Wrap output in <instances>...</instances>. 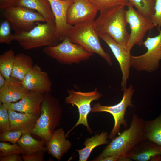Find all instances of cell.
I'll return each mask as SVG.
<instances>
[{"label":"cell","instance_id":"6da1fadb","mask_svg":"<svg viewBox=\"0 0 161 161\" xmlns=\"http://www.w3.org/2000/svg\"><path fill=\"white\" fill-rule=\"evenodd\" d=\"M144 124L142 118L134 114L129 128L112 139L101 153L92 161H100L106 157L114 154L126 155L141 142L147 140Z\"/></svg>","mask_w":161,"mask_h":161},{"label":"cell","instance_id":"7a4b0ae2","mask_svg":"<svg viewBox=\"0 0 161 161\" xmlns=\"http://www.w3.org/2000/svg\"><path fill=\"white\" fill-rule=\"evenodd\" d=\"M124 4L100 13L94 21L95 26L100 37L109 36L118 43L125 46L129 36L126 26Z\"/></svg>","mask_w":161,"mask_h":161},{"label":"cell","instance_id":"3957f363","mask_svg":"<svg viewBox=\"0 0 161 161\" xmlns=\"http://www.w3.org/2000/svg\"><path fill=\"white\" fill-rule=\"evenodd\" d=\"M63 110L59 100L51 93L44 94L41 112L32 134L47 142L61 123Z\"/></svg>","mask_w":161,"mask_h":161},{"label":"cell","instance_id":"277c9868","mask_svg":"<svg viewBox=\"0 0 161 161\" xmlns=\"http://www.w3.org/2000/svg\"><path fill=\"white\" fill-rule=\"evenodd\" d=\"M13 37V41L26 50L55 46L60 41L56 34L55 21H47L44 23L37 22L35 27L30 31L15 32Z\"/></svg>","mask_w":161,"mask_h":161},{"label":"cell","instance_id":"5b68a950","mask_svg":"<svg viewBox=\"0 0 161 161\" xmlns=\"http://www.w3.org/2000/svg\"><path fill=\"white\" fill-rule=\"evenodd\" d=\"M94 21L83 22L72 26L66 37L72 43L81 46L89 52L97 54L109 66H112V62L110 56L104 51L101 45Z\"/></svg>","mask_w":161,"mask_h":161},{"label":"cell","instance_id":"8992f818","mask_svg":"<svg viewBox=\"0 0 161 161\" xmlns=\"http://www.w3.org/2000/svg\"><path fill=\"white\" fill-rule=\"evenodd\" d=\"M43 52L61 64H79L89 59L93 54L65 38L57 45L44 47Z\"/></svg>","mask_w":161,"mask_h":161},{"label":"cell","instance_id":"52a82bcc","mask_svg":"<svg viewBox=\"0 0 161 161\" xmlns=\"http://www.w3.org/2000/svg\"><path fill=\"white\" fill-rule=\"evenodd\" d=\"M1 10L3 16L16 33L28 32L35 27L36 22H47L38 12L24 7L13 6Z\"/></svg>","mask_w":161,"mask_h":161},{"label":"cell","instance_id":"ba28073f","mask_svg":"<svg viewBox=\"0 0 161 161\" xmlns=\"http://www.w3.org/2000/svg\"><path fill=\"white\" fill-rule=\"evenodd\" d=\"M158 35L154 37H148L143 44L147 49L142 55H132L131 66L139 72L151 73L158 69L161 60V29Z\"/></svg>","mask_w":161,"mask_h":161},{"label":"cell","instance_id":"9c48e42d","mask_svg":"<svg viewBox=\"0 0 161 161\" xmlns=\"http://www.w3.org/2000/svg\"><path fill=\"white\" fill-rule=\"evenodd\" d=\"M125 10V18L130 29V33L128 42L125 46L126 49L131 52L135 45L141 46L147 32L156 27L151 21L145 17L137 10L130 2Z\"/></svg>","mask_w":161,"mask_h":161},{"label":"cell","instance_id":"30bf717a","mask_svg":"<svg viewBox=\"0 0 161 161\" xmlns=\"http://www.w3.org/2000/svg\"><path fill=\"white\" fill-rule=\"evenodd\" d=\"M67 93L69 95L65 99V103L71 104L72 106H76L77 107L79 117L75 125L66 134V137H67L74 128L81 124L85 126L89 133L92 134L93 131L89 127L87 120L88 115L92 110L91 103L92 101L99 99L103 96L102 94L99 92L97 88L92 91L88 92L68 89Z\"/></svg>","mask_w":161,"mask_h":161},{"label":"cell","instance_id":"8fae6325","mask_svg":"<svg viewBox=\"0 0 161 161\" xmlns=\"http://www.w3.org/2000/svg\"><path fill=\"white\" fill-rule=\"evenodd\" d=\"M134 90L132 85L126 88L124 91L122 98L118 103L110 106H103L100 103L94 104L92 108V112H105L110 113L113 116L114 120L113 127L109 135L108 138L111 140L114 138L117 134H120V127L123 125L126 128L127 123L125 118L127 108L133 106L132 99Z\"/></svg>","mask_w":161,"mask_h":161},{"label":"cell","instance_id":"7c38bea8","mask_svg":"<svg viewBox=\"0 0 161 161\" xmlns=\"http://www.w3.org/2000/svg\"><path fill=\"white\" fill-rule=\"evenodd\" d=\"M98 10L90 0H73L66 14V20L73 26L95 20Z\"/></svg>","mask_w":161,"mask_h":161},{"label":"cell","instance_id":"4fadbf2b","mask_svg":"<svg viewBox=\"0 0 161 161\" xmlns=\"http://www.w3.org/2000/svg\"><path fill=\"white\" fill-rule=\"evenodd\" d=\"M100 38L108 46L119 63L122 75L121 91H123L126 88L130 69L131 66L132 55L131 52L127 50L125 46L118 43L109 36H102Z\"/></svg>","mask_w":161,"mask_h":161},{"label":"cell","instance_id":"5bb4252c","mask_svg":"<svg viewBox=\"0 0 161 161\" xmlns=\"http://www.w3.org/2000/svg\"><path fill=\"white\" fill-rule=\"evenodd\" d=\"M22 82L30 92L45 94L51 93L52 91V82L48 74L37 64L34 65Z\"/></svg>","mask_w":161,"mask_h":161},{"label":"cell","instance_id":"9a60e30c","mask_svg":"<svg viewBox=\"0 0 161 161\" xmlns=\"http://www.w3.org/2000/svg\"><path fill=\"white\" fill-rule=\"evenodd\" d=\"M48 1L55 18L57 37L60 41H62L67 36L72 27L67 22L66 14L73 0Z\"/></svg>","mask_w":161,"mask_h":161},{"label":"cell","instance_id":"2e32d148","mask_svg":"<svg viewBox=\"0 0 161 161\" xmlns=\"http://www.w3.org/2000/svg\"><path fill=\"white\" fill-rule=\"evenodd\" d=\"M44 97V94L29 92L18 101L3 104L8 110L33 114L39 117L41 112V105Z\"/></svg>","mask_w":161,"mask_h":161},{"label":"cell","instance_id":"e0dca14e","mask_svg":"<svg viewBox=\"0 0 161 161\" xmlns=\"http://www.w3.org/2000/svg\"><path fill=\"white\" fill-rule=\"evenodd\" d=\"M18 79L11 76L0 88V101L3 103H15L24 97L29 92Z\"/></svg>","mask_w":161,"mask_h":161},{"label":"cell","instance_id":"ac0fdd59","mask_svg":"<svg viewBox=\"0 0 161 161\" xmlns=\"http://www.w3.org/2000/svg\"><path fill=\"white\" fill-rule=\"evenodd\" d=\"M65 131L62 128L55 130L50 139L47 142V151L60 161L64 154L71 148L72 143L67 140Z\"/></svg>","mask_w":161,"mask_h":161},{"label":"cell","instance_id":"d6986e66","mask_svg":"<svg viewBox=\"0 0 161 161\" xmlns=\"http://www.w3.org/2000/svg\"><path fill=\"white\" fill-rule=\"evenodd\" d=\"M8 112L10 123V130L20 131L23 134L32 133L39 117L11 109L8 110Z\"/></svg>","mask_w":161,"mask_h":161},{"label":"cell","instance_id":"ffe728a7","mask_svg":"<svg viewBox=\"0 0 161 161\" xmlns=\"http://www.w3.org/2000/svg\"><path fill=\"white\" fill-rule=\"evenodd\" d=\"M126 156L137 161H148L161 156V146L148 140H144L128 153Z\"/></svg>","mask_w":161,"mask_h":161},{"label":"cell","instance_id":"44dd1931","mask_svg":"<svg viewBox=\"0 0 161 161\" xmlns=\"http://www.w3.org/2000/svg\"><path fill=\"white\" fill-rule=\"evenodd\" d=\"M34 66L33 60L31 56L23 53H19L16 55L11 76L22 82Z\"/></svg>","mask_w":161,"mask_h":161},{"label":"cell","instance_id":"7402d4cb","mask_svg":"<svg viewBox=\"0 0 161 161\" xmlns=\"http://www.w3.org/2000/svg\"><path fill=\"white\" fill-rule=\"evenodd\" d=\"M109 135L106 131H103L100 134H96L91 138H86L84 142L85 147L76 150L79 154V161H86L93 150L98 146L108 143Z\"/></svg>","mask_w":161,"mask_h":161},{"label":"cell","instance_id":"603a6c76","mask_svg":"<svg viewBox=\"0 0 161 161\" xmlns=\"http://www.w3.org/2000/svg\"><path fill=\"white\" fill-rule=\"evenodd\" d=\"M15 6L26 7L41 14L47 21H55L48 0H18Z\"/></svg>","mask_w":161,"mask_h":161},{"label":"cell","instance_id":"cb8c5ba5","mask_svg":"<svg viewBox=\"0 0 161 161\" xmlns=\"http://www.w3.org/2000/svg\"><path fill=\"white\" fill-rule=\"evenodd\" d=\"M30 133L23 134L18 143V145L25 151L27 154L47 151V147L44 146L46 141H40L33 138Z\"/></svg>","mask_w":161,"mask_h":161},{"label":"cell","instance_id":"d4e9b609","mask_svg":"<svg viewBox=\"0 0 161 161\" xmlns=\"http://www.w3.org/2000/svg\"><path fill=\"white\" fill-rule=\"evenodd\" d=\"M144 126L147 139L161 146V114L154 120L144 121Z\"/></svg>","mask_w":161,"mask_h":161},{"label":"cell","instance_id":"484cf974","mask_svg":"<svg viewBox=\"0 0 161 161\" xmlns=\"http://www.w3.org/2000/svg\"><path fill=\"white\" fill-rule=\"evenodd\" d=\"M16 55L12 49H9L0 55V73L6 79L11 76Z\"/></svg>","mask_w":161,"mask_h":161},{"label":"cell","instance_id":"4316f807","mask_svg":"<svg viewBox=\"0 0 161 161\" xmlns=\"http://www.w3.org/2000/svg\"><path fill=\"white\" fill-rule=\"evenodd\" d=\"M128 0L137 9L138 12L151 20L154 13L155 0Z\"/></svg>","mask_w":161,"mask_h":161},{"label":"cell","instance_id":"83f0119b","mask_svg":"<svg viewBox=\"0 0 161 161\" xmlns=\"http://www.w3.org/2000/svg\"><path fill=\"white\" fill-rule=\"evenodd\" d=\"M97 8L100 13L111 9L116 7L124 4L127 6L128 0H90Z\"/></svg>","mask_w":161,"mask_h":161},{"label":"cell","instance_id":"f1b7e54d","mask_svg":"<svg viewBox=\"0 0 161 161\" xmlns=\"http://www.w3.org/2000/svg\"><path fill=\"white\" fill-rule=\"evenodd\" d=\"M11 26L10 22L5 19L0 25V43L10 44L13 41L11 32Z\"/></svg>","mask_w":161,"mask_h":161},{"label":"cell","instance_id":"f546056e","mask_svg":"<svg viewBox=\"0 0 161 161\" xmlns=\"http://www.w3.org/2000/svg\"><path fill=\"white\" fill-rule=\"evenodd\" d=\"M0 157L13 154H26L25 151L18 144H11L4 142H0Z\"/></svg>","mask_w":161,"mask_h":161},{"label":"cell","instance_id":"4dcf8cb0","mask_svg":"<svg viewBox=\"0 0 161 161\" xmlns=\"http://www.w3.org/2000/svg\"><path fill=\"white\" fill-rule=\"evenodd\" d=\"M23 134L19 131L6 130L0 133V141L9 142L12 144L18 143Z\"/></svg>","mask_w":161,"mask_h":161},{"label":"cell","instance_id":"1f68e13d","mask_svg":"<svg viewBox=\"0 0 161 161\" xmlns=\"http://www.w3.org/2000/svg\"><path fill=\"white\" fill-rule=\"evenodd\" d=\"M10 123L8 110L4 104L0 105V133L10 130Z\"/></svg>","mask_w":161,"mask_h":161},{"label":"cell","instance_id":"d6a6232c","mask_svg":"<svg viewBox=\"0 0 161 161\" xmlns=\"http://www.w3.org/2000/svg\"><path fill=\"white\" fill-rule=\"evenodd\" d=\"M154 10L151 20L159 30L161 28V0H155Z\"/></svg>","mask_w":161,"mask_h":161},{"label":"cell","instance_id":"836d02e7","mask_svg":"<svg viewBox=\"0 0 161 161\" xmlns=\"http://www.w3.org/2000/svg\"><path fill=\"white\" fill-rule=\"evenodd\" d=\"M44 152H39L30 154H21L22 158L24 161H43L44 160Z\"/></svg>","mask_w":161,"mask_h":161},{"label":"cell","instance_id":"e575fe53","mask_svg":"<svg viewBox=\"0 0 161 161\" xmlns=\"http://www.w3.org/2000/svg\"><path fill=\"white\" fill-rule=\"evenodd\" d=\"M0 161H22L21 155L19 154H13L0 157Z\"/></svg>","mask_w":161,"mask_h":161},{"label":"cell","instance_id":"d590c367","mask_svg":"<svg viewBox=\"0 0 161 161\" xmlns=\"http://www.w3.org/2000/svg\"><path fill=\"white\" fill-rule=\"evenodd\" d=\"M18 0H0V8L1 9L15 6Z\"/></svg>","mask_w":161,"mask_h":161},{"label":"cell","instance_id":"8d00e7d4","mask_svg":"<svg viewBox=\"0 0 161 161\" xmlns=\"http://www.w3.org/2000/svg\"><path fill=\"white\" fill-rule=\"evenodd\" d=\"M121 156L119 154H114L106 157L102 159L100 161H116Z\"/></svg>","mask_w":161,"mask_h":161},{"label":"cell","instance_id":"74e56055","mask_svg":"<svg viewBox=\"0 0 161 161\" xmlns=\"http://www.w3.org/2000/svg\"><path fill=\"white\" fill-rule=\"evenodd\" d=\"M119 161H132V160L126 155L121 156L118 160Z\"/></svg>","mask_w":161,"mask_h":161},{"label":"cell","instance_id":"f35d334b","mask_svg":"<svg viewBox=\"0 0 161 161\" xmlns=\"http://www.w3.org/2000/svg\"><path fill=\"white\" fill-rule=\"evenodd\" d=\"M6 79L4 76L0 73V88L2 87L4 85Z\"/></svg>","mask_w":161,"mask_h":161},{"label":"cell","instance_id":"ab89813d","mask_svg":"<svg viewBox=\"0 0 161 161\" xmlns=\"http://www.w3.org/2000/svg\"><path fill=\"white\" fill-rule=\"evenodd\" d=\"M60 0L62 1H68V0Z\"/></svg>","mask_w":161,"mask_h":161}]
</instances>
